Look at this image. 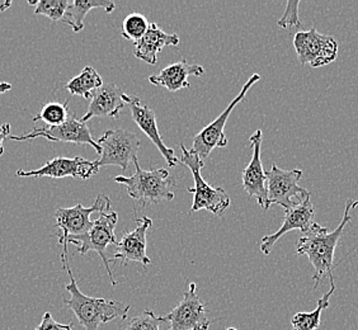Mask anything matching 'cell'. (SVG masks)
<instances>
[{
	"label": "cell",
	"mask_w": 358,
	"mask_h": 330,
	"mask_svg": "<svg viewBox=\"0 0 358 330\" xmlns=\"http://www.w3.org/2000/svg\"><path fill=\"white\" fill-rule=\"evenodd\" d=\"M357 205L358 201L351 199L347 201L342 221L333 231H329L327 227H320L319 224L313 222L305 233H301L303 235L300 236L297 243V255H308L314 268V289H317L324 277L328 275L329 280L333 278L336 248L343 235L345 225L352 221V208L357 207Z\"/></svg>",
	"instance_id": "cell-1"
},
{
	"label": "cell",
	"mask_w": 358,
	"mask_h": 330,
	"mask_svg": "<svg viewBox=\"0 0 358 330\" xmlns=\"http://www.w3.org/2000/svg\"><path fill=\"white\" fill-rule=\"evenodd\" d=\"M62 261L64 269L68 272L70 278V282L65 286V289L70 294V299H62V301L68 309L76 314L78 322L84 329L98 330L102 324L110 323L118 317L122 320L127 317L131 305L115 300L90 297L84 295L79 289L68 261V248H62Z\"/></svg>",
	"instance_id": "cell-2"
},
{
	"label": "cell",
	"mask_w": 358,
	"mask_h": 330,
	"mask_svg": "<svg viewBox=\"0 0 358 330\" xmlns=\"http://www.w3.org/2000/svg\"><path fill=\"white\" fill-rule=\"evenodd\" d=\"M132 163L135 165V174L131 177L118 175L113 178L118 185L126 186L132 200L141 203L143 207L159 203L162 201L174 200V193L171 191V187L177 185L168 169L159 168L144 171L138 164V158L134 159Z\"/></svg>",
	"instance_id": "cell-3"
},
{
	"label": "cell",
	"mask_w": 358,
	"mask_h": 330,
	"mask_svg": "<svg viewBox=\"0 0 358 330\" xmlns=\"http://www.w3.org/2000/svg\"><path fill=\"white\" fill-rule=\"evenodd\" d=\"M180 150L182 158L179 160V164L186 165L192 173L194 182L193 188H187L188 192L193 193L192 206L189 213L207 210L208 213H214L216 216H222L231 203L230 196L225 189L214 188L203 179L201 172L202 168L205 166V163L197 154L188 150L183 144H180Z\"/></svg>",
	"instance_id": "cell-4"
},
{
	"label": "cell",
	"mask_w": 358,
	"mask_h": 330,
	"mask_svg": "<svg viewBox=\"0 0 358 330\" xmlns=\"http://www.w3.org/2000/svg\"><path fill=\"white\" fill-rule=\"evenodd\" d=\"M117 221V213L113 211L110 208V205H108L103 211H101V216L93 221V227H90L85 234L68 238V244L76 245L79 254H87L90 250L98 253L106 266L112 286H116L117 281L113 277L112 269H110V261L106 252L108 245L112 244L115 245L117 243L116 234H115Z\"/></svg>",
	"instance_id": "cell-5"
},
{
	"label": "cell",
	"mask_w": 358,
	"mask_h": 330,
	"mask_svg": "<svg viewBox=\"0 0 358 330\" xmlns=\"http://www.w3.org/2000/svg\"><path fill=\"white\" fill-rule=\"evenodd\" d=\"M96 143L101 146V158L96 160L98 169L107 165H117L126 172L134 159L138 158L140 140L131 131L124 129L106 131Z\"/></svg>",
	"instance_id": "cell-6"
},
{
	"label": "cell",
	"mask_w": 358,
	"mask_h": 330,
	"mask_svg": "<svg viewBox=\"0 0 358 330\" xmlns=\"http://www.w3.org/2000/svg\"><path fill=\"white\" fill-rule=\"evenodd\" d=\"M261 80L259 74H253L248 79V82L243 85L239 94L235 96L234 99L227 106V110L221 112L220 116L215 120L214 122L207 124L203 130H201L194 138L191 152L197 154L202 160L206 159L216 148H225L227 145V138L225 135V124L230 117L231 112L236 107V104L241 103L245 98L250 88L255 82Z\"/></svg>",
	"instance_id": "cell-7"
},
{
	"label": "cell",
	"mask_w": 358,
	"mask_h": 330,
	"mask_svg": "<svg viewBox=\"0 0 358 330\" xmlns=\"http://www.w3.org/2000/svg\"><path fill=\"white\" fill-rule=\"evenodd\" d=\"M294 48L301 65H310L311 68L325 66L336 62L338 56L336 38L319 34L317 28L299 31L294 37Z\"/></svg>",
	"instance_id": "cell-8"
},
{
	"label": "cell",
	"mask_w": 358,
	"mask_h": 330,
	"mask_svg": "<svg viewBox=\"0 0 358 330\" xmlns=\"http://www.w3.org/2000/svg\"><path fill=\"white\" fill-rule=\"evenodd\" d=\"M108 205H110V197H107L103 193H99L93 206L84 207L78 202L74 207L57 208L55 213V227L60 230V234L57 236L62 248H68V238L70 236L85 234L93 227L90 215L96 211H103Z\"/></svg>",
	"instance_id": "cell-9"
},
{
	"label": "cell",
	"mask_w": 358,
	"mask_h": 330,
	"mask_svg": "<svg viewBox=\"0 0 358 330\" xmlns=\"http://www.w3.org/2000/svg\"><path fill=\"white\" fill-rule=\"evenodd\" d=\"M163 317L168 330H208L211 322L206 315V303L196 292V283H189L182 301Z\"/></svg>",
	"instance_id": "cell-10"
},
{
	"label": "cell",
	"mask_w": 358,
	"mask_h": 330,
	"mask_svg": "<svg viewBox=\"0 0 358 330\" xmlns=\"http://www.w3.org/2000/svg\"><path fill=\"white\" fill-rule=\"evenodd\" d=\"M301 178L303 171L300 169L283 171L277 165L272 164L271 171L267 172V200L269 206L272 203H277L285 210H289L297 205L294 202V199L301 202L309 197V191L297 185Z\"/></svg>",
	"instance_id": "cell-11"
},
{
	"label": "cell",
	"mask_w": 358,
	"mask_h": 330,
	"mask_svg": "<svg viewBox=\"0 0 358 330\" xmlns=\"http://www.w3.org/2000/svg\"><path fill=\"white\" fill-rule=\"evenodd\" d=\"M48 138V141L57 143H73V144L90 145L98 154H101V146L90 134L88 124L70 115L65 124L56 127H34V130L22 136L10 135L9 138L14 141H27L34 138Z\"/></svg>",
	"instance_id": "cell-12"
},
{
	"label": "cell",
	"mask_w": 358,
	"mask_h": 330,
	"mask_svg": "<svg viewBox=\"0 0 358 330\" xmlns=\"http://www.w3.org/2000/svg\"><path fill=\"white\" fill-rule=\"evenodd\" d=\"M262 130H257L249 138L250 148L253 155L249 162L248 166L243 171L241 182L243 188L249 196L255 197L261 205L263 210H268L269 203L267 200V172L264 171L261 158V148H262Z\"/></svg>",
	"instance_id": "cell-13"
},
{
	"label": "cell",
	"mask_w": 358,
	"mask_h": 330,
	"mask_svg": "<svg viewBox=\"0 0 358 330\" xmlns=\"http://www.w3.org/2000/svg\"><path fill=\"white\" fill-rule=\"evenodd\" d=\"M124 104H129L131 110V116L134 122L138 124V129L144 132L145 135L149 138L152 144L157 146L159 152L166 159V164L169 168H173L179 164V159L174 154L173 149H169L158 130V124H157V116L155 112L150 110L148 106L141 103V99L136 96H130L124 93L122 96Z\"/></svg>",
	"instance_id": "cell-14"
},
{
	"label": "cell",
	"mask_w": 358,
	"mask_h": 330,
	"mask_svg": "<svg viewBox=\"0 0 358 330\" xmlns=\"http://www.w3.org/2000/svg\"><path fill=\"white\" fill-rule=\"evenodd\" d=\"M99 173L96 168V162H90L87 159L76 157V158H64L57 157L48 162L46 164L36 171H17V177H50V178H73L90 179L92 175H96Z\"/></svg>",
	"instance_id": "cell-15"
},
{
	"label": "cell",
	"mask_w": 358,
	"mask_h": 330,
	"mask_svg": "<svg viewBox=\"0 0 358 330\" xmlns=\"http://www.w3.org/2000/svg\"><path fill=\"white\" fill-rule=\"evenodd\" d=\"M152 225V219L148 216H141L138 219L136 229L130 233H124L121 241L115 244L116 252L112 261H120L121 264H126L127 261H138L144 267L149 266L152 261L146 254V235Z\"/></svg>",
	"instance_id": "cell-16"
},
{
	"label": "cell",
	"mask_w": 358,
	"mask_h": 330,
	"mask_svg": "<svg viewBox=\"0 0 358 330\" xmlns=\"http://www.w3.org/2000/svg\"><path fill=\"white\" fill-rule=\"evenodd\" d=\"M314 215H315V208L311 203L310 196L306 197L301 202H299L296 206L286 210L285 220H283L281 227L275 231V234L263 236L262 241H261V250H262L263 254H271V252L278 239L282 238L283 235L289 233L291 230H300L301 233H305L313 224Z\"/></svg>",
	"instance_id": "cell-17"
},
{
	"label": "cell",
	"mask_w": 358,
	"mask_h": 330,
	"mask_svg": "<svg viewBox=\"0 0 358 330\" xmlns=\"http://www.w3.org/2000/svg\"><path fill=\"white\" fill-rule=\"evenodd\" d=\"M124 90L113 82L103 84L92 93L90 107L80 121L87 124L93 117H118L124 107Z\"/></svg>",
	"instance_id": "cell-18"
},
{
	"label": "cell",
	"mask_w": 358,
	"mask_h": 330,
	"mask_svg": "<svg viewBox=\"0 0 358 330\" xmlns=\"http://www.w3.org/2000/svg\"><path fill=\"white\" fill-rule=\"evenodd\" d=\"M178 43L177 34H166L157 23H150L144 37L134 42V55L149 65H157L159 52L166 46H177Z\"/></svg>",
	"instance_id": "cell-19"
},
{
	"label": "cell",
	"mask_w": 358,
	"mask_h": 330,
	"mask_svg": "<svg viewBox=\"0 0 358 330\" xmlns=\"http://www.w3.org/2000/svg\"><path fill=\"white\" fill-rule=\"evenodd\" d=\"M203 74L205 69L201 65L189 64L183 59L180 62H174L172 65H168L164 69L160 70L158 74L149 76V82L154 85L164 87L169 92L174 93L191 87L188 82L189 76H202Z\"/></svg>",
	"instance_id": "cell-20"
},
{
	"label": "cell",
	"mask_w": 358,
	"mask_h": 330,
	"mask_svg": "<svg viewBox=\"0 0 358 330\" xmlns=\"http://www.w3.org/2000/svg\"><path fill=\"white\" fill-rule=\"evenodd\" d=\"M94 8H103L107 13H112L116 9V4L110 0H74L70 1L62 22L69 24L76 34H79L84 28L85 15Z\"/></svg>",
	"instance_id": "cell-21"
},
{
	"label": "cell",
	"mask_w": 358,
	"mask_h": 330,
	"mask_svg": "<svg viewBox=\"0 0 358 330\" xmlns=\"http://www.w3.org/2000/svg\"><path fill=\"white\" fill-rule=\"evenodd\" d=\"M331 289L317 301V309L313 310L310 313H297L295 317H292V330H317L320 327L322 314L324 310L329 306V299L336 291L334 278H331Z\"/></svg>",
	"instance_id": "cell-22"
},
{
	"label": "cell",
	"mask_w": 358,
	"mask_h": 330,
	"mask_svg": "<svg viewBox=\"0 0 358 330\" xmlns=\"http://www.w3.org/2000/svg\"><path fill=\"white\" fill-rule=\"evenodd\" d=\"M103 85L102 76L98 74L94 68L85 66L79 76L73 78L68 84L66 89L73 96H80L85 99L92 98V93Z\"/></svg>",
	"instance_id": "cell-23"
},
{
	"label": "cell",
	"mask_w": 358,
	"mask_h": 330,
	"mask_svg": "<svg viewBox=\"0 0 358 330\" xmlns=\"http://www.w3.org/2000/svg\"><path fill=\"white\" fill-rule=\"evenodd\" d=\"M69 116V101H65L64 103L50 102L42 107L38 116L34 117V122L42 121L48 124V127H56L65 124Z\"/></svg>",
	"instance_id": "cell-24"
},
{
	"label": "cell",
	"mask_w": 358,
	"mask_h": 330,
	"mask_svg": "<svg viewBox=\"0 0 358 330\" xmlns=\"http://www.w3.org/2000/svg\"><path fill=\"white\" fill-rule=\"evenodd\" d=\"M149 26H150V23L143 14H129L122 23V36L130 41H138L148 32Z\"/></svg>",
	"instance_id": "cell-25"
},
{
	"label": "cell",
	"mask_w": 358,
	"mask_h": 330,
	"mask_svg": "<svg viewBox=\"0 0 358 330\" xmlns=\"http://www.w3.org/2000/svg\"><path fill=\"white\" fill-rule=\"evenodd\" d=\"M69 4L68 0H38L36 1L35 14L46 15L52 22L62 21Z\"/></svg>",
	"instance_id": "cell-26"
},
{
	"label": "cell",
	"mask_w": 358,
	"mask_h": 330,
	"mask_svg": "<svg viewBox=\"0 0 358 330\" xmlns=\"http://www.w3.org/2000/svg\"><path fill=\"white\" fill-rule=\"evenodd\" d=\"M160 323H164L163 317L155 315L152 310H145L141 315L130 319V323L124 330H160Z\"/></svg>",
	"instance_id": "cell-27"
},
{
	"label": "cell",
	"mask_w": 358,
	"mask_h": 330,
	"mask_svg": "<svg viewBox=\"0 0 358 330\" xmlns=\"http://www.w3.org/2000/svg\"><path fill=\"white\" fill-rule=\"evenodd\" d=\"M299 6H300V1H291V0L287 1L286 10L282 17L277 22V24L280 27L286 28V29L292 27H303V23L299 18Z\"/></svg>",
	"instance_id": "cell-28"
},
{
	"label": "cell",
	"mask_w": 358,
	"mask_h": 330,
	"mask_svg": "<svg viewBox=\"0 0 358 330\" xmlns=\"http://www.w3.org/2000/svg\"><path fill=\"white\" fill-rule=\"evenodd\" d=\"M35 330H73V327L71 324L57 323L50 313H45L41 324Z\"/></svg>",
	"instance_id": "cell-29"
},
{
	"label": "cell",
	"mask_w": 358,
	"mask_h": 330,
	"mask_svg": "<svg viewBox=\"0 0 358 330\" xmlns=\"http://www.w3.org/2000/svg\"><path fill=\"white\" fill-rule=\"evenodd\" d=\"M10 136V124H0V157L4 152V141L6 138Z\"/></svg>",
	"instance_id": "cell-30"
},
{
	"label": "cell",
	"mask_w": 358,
	"mask_h": 330,
	"mask_svg": "<svg viewBox=\"0 0 358 330\" xmlns=\"http://www.w3.org/2000/svg\"><path fill=\"white\" fill-rule=\"evenodd\" d=\"M12 89V84H9V82H0V96L1 94H4V93H7L9 90Z\"/></svg>",
	"instance_id": "cell-31"
},
{
	"label": "cell",
	"mask_w": 358,
	"mask_h": 330,
	"mask_svg": "<svg viewBox=\"0 0 358 330\" xmlns=\"http://www.w3.org/2000/svg\"><path fill=\"white\" fill-rule=\"evenodd\" d=\"M12 6V3L10 1H3V3H0V12H4V10H7L8 8Z\"/></svg>",
	"instance_id": "cell-32"
},
{
	"label": "cell",
	"mask_w": 358,
	"mask_h": 330,
	"mask_svg": "<svg viewBox=\"0 0 358 330\" xmlns=\"http://www.w3.org/2000/svg\"><path fill=\"white\" fill-rule=\"evenodd\" d=\"M227 330H238V329H235V328H227Z\"/></svg>",
	"instance_id": "cell-33"
}]
</instances>
